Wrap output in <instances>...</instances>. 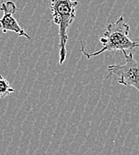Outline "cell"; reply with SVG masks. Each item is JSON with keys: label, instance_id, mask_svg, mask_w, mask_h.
Instances as JSON below:
<instances>
[{"label": "cell", "instance_id": "cell-6", "mask_svg": "<svg viewBox=\"0 0 139 155\" xmlns=\"http://www.w3.org/2000/svg\"><path fill=\"white\" fill-rule=\"evenodd\" d=\"M0 29H1V18H0Z\"/></svg>", "mask_w": 139, "mask_h": 155}, {"label": "cell", "instance_id": "cell-1", "mask_svg": "<svg viewBox=\"0 0 139 155\" xmlns=\"http://www.w3.org/2000/svg\"><path fill=\"white\" fill-rule=\"evenodd\" d=\"M128 32L129 25L125 21L122 16H120L114 23L108 24L106 31H104V36L100 38V42L103 45L100 50L94 53H88L82 41H80V51L88 59H90L91 57L108 51H121L123 54L127 50H131L136 47L139 48V43L132 41L128 38Z\"/></svg>", "mask_w": 139, "mask_h": 155}, {"label": "cell", "instance_id": "cell-3", "mask_svg": "<svg viewBox=\"0 0 139 155\" xmlns=\"http://www.w3.org/2000/svg\"><path fill=\"white\" fill-rule=\"evenodd\" d=\"M126 59L125 64H113L108 66L106 78H112L119 84L133 87L139 92V62L134 59L132 53H123Z\"/></svg>", "mask_w": 139, "mask_h": 155}, {"label": "cell", "instance_id": "cell-5", "mask_svg": "<svg viewBox=\"0 0 139 155\" xmlns=\"http://www.w3.org/2000/svg\"><path fill=\"white\" fill-rule=\"evenodd\" d=\"M15 89L10 86L9 82L6 78L0 75V99L5 98L10 94L14 93Z\"/></svg>", "mask_w": 139, "mask_h": 155}, {"label": "cell", "instance_id": "cell-2", "mask_svg": "<svg viewBox=\"0 0 139 155\" xmlns=\"http://www.w3.org/2000/svg\"><path fill=\"white\" fill-rule=\"evenodd\" d=\"M78 5V1L72 0H51L52 18L55 25L59 27V63L62 64L67 55L66 45L68 42L67 30L76 17L75 8Z\"/></svg>", "mask_w": 139, "mask_h": 155}, {"label": "cell", "instance_id": "cell-4", "mask_svg": "<svg viewBox=\"0 0 139 155\" xmlns=\"http://www.w3.org/2000/svg\"><path fill=\"white\" fill-rule=\"evenodd\" d=\"M0 10L3 11V16L1 18V29L4 33H6L7 31H13L21 37H25L26 38L31 39V37L19 25L14 17V15L17 10V7L14 2H3L0 6Z\"/></svg>", "mask_w": 139, "mask_h": 155}]
</instances>
